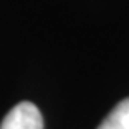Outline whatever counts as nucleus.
Segmentation results:
<instances>
[{
    "label": "nucleus",
    "instance_id": "f03ea898",
    "mask_svg": "<svg viewBox=\"0 0 129 129\" xmlns=\"http://www.w3.org/2000/svg\"><path fill=\"white\" fill-rule=\"evenodd\" d=\"M98 129H129V98L118 103Z\"/></svg>",
    "mask_w": 129,
    "mask_h": 129
},
{
    "label": "nucleus",
    "instance_id": "f257e3e1",
    "mask_svg": "<svg viewBox=\"0 0 129 129\" xmlns=\"http://www.w3.org/2000/svg\"><path fill=\"white\" fill-rule=\"evenodd\" d=\"M0 129H43L42 113L33 103L22 101L8 111Z\"/></svg>",
    "mask_w": 129,
    "mask_h": 129
}]
</instances>
